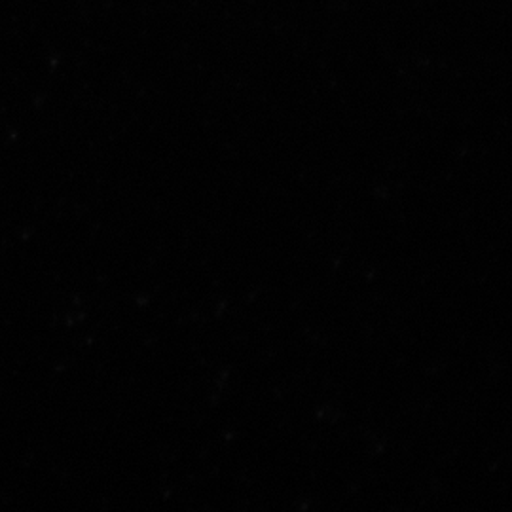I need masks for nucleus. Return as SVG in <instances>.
Here are the masks:
<instances>
[]
</instances>
